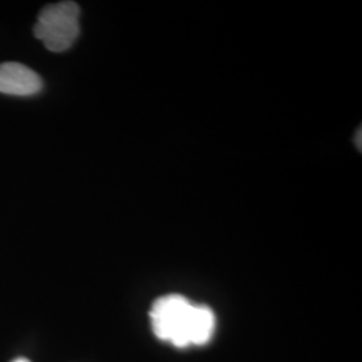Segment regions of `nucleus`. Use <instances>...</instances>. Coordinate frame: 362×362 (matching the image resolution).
I'll return each instance as SVG.
<instances>
[{
    "instance_id": "nucleus-1",
    "label": "nucleus",
    "mask_w": 362,
    "mask_h": 362,
    "mask_svg": "<svg viewBox=\"0 0 362 362\" xmlns=\"http://www.w3.org/2000/svg\"><path fill=\"white\" fill-rule=\"evenodd\" d=\"M149 317L156 337L176 348L206 345L216 326L211 308L194 305L179 294L157 298Z\"/></svg>"
},
{
    "instance_id": "nucleus-2",
    "label": "nucleus",
    "mask_w": 362,
    "mask_h": 362,
    "mask_svg": "<svg viewBox=\"0 0 362 362\" xmlns=\"http://www.w3.org/2000/svg\"><path fill=\"white\" fill-rule=\"evenodd\" d=\"M34 34L50 52L70 49L79 35V6L74 1H61L45 7L39 13Z\"/></svg>"
},
{
    "instance_id": "nucleus-3",
    "label": "nucleus",
    "mask_w": 362,
    "mask_h": 362,
    "mask_svg": "<svg viewBox=\"0 0 362 362\" xmlns=\"http://www.w3.org/2000/svg\"><path fill=\"white\" fill-rule=\"evenodd\" d=\"M42 86L40 77L27 66L18 62H6L0 65V93L27 97L39 93Z\"/></svg>"
},
{
    "instance_id": "nucleus-4",
    "label": "nucleus",
    "mask_w": 362,
    "mask_h": 362,
    "mask_svg": "<svg viewBox=\"0 0 362 362\" xmlns=\"http://www.w3.org/2000/svg\"><path fill=\"white\" fill-rule=\"evenodd\" d=\"M13 362H30L27 358H16V360H13Z\"/></svg>"
}]
</instances>
